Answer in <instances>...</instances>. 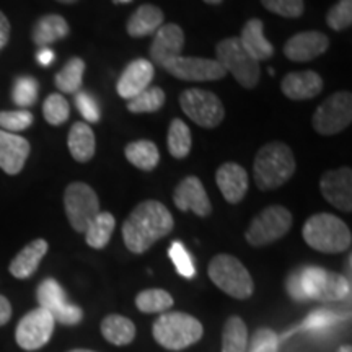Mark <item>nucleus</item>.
I'll use <instances>...</instances> for the list:
<instances>
[{"instance_id":"f257e3e1","label":"nucleus","mask_w":352,"mask_h":352,"mask_svg":"<svg viewBox=\"0 0 352 352\" xmlns=\"http://www.w3.org/2000/svg\"><path fill=\"white\" fill-rule=\"evenodd\" d=\"M173 215L162 202L144 201L122 226V240L131 253L142 254L173 230Z\"/></svg>"},{"instance_id":"f03ea898","label":"nucleus","mask_w":352,"mask_h":352,"mask_svg":"<svg viewBox=\"0 0 352 352\" xmlns=\"http://www.w3.org/2000/svg\"><path fill=\"white\" fill-rule=\"evenodd\" d=\"M296 158L289 145L270 142L259 148L254 158V182L261 191L280 188L296 173Z\"/></svg>"},{"instance_id":"7ed1b4c3","label":"nucleus","mask_w":352,"mask_h":352,"mask_svg":"<svg viewBox=\"0 0 352 352\" xmlns=\"http://www.w3.org/2000/svg\"><path fill=\"white\" fill-rule=\"evenodd\" d=\"M302 236L310 248L320 253H342L349 250L352 235L349 227L333 214H315L302 228Z\"/></svg>"},{"instance_id":"20e7f679","label":"nucleus","mask_w":352,"mask_h":352,"mask_svg":"<svg viewBox=\"0 0 352 352\" xmlns=\"http://www.w3.org/2000/svg\"><path fill=\"white\" fill-rule=\"evenodd\" d=\"M152 333L155 341L165 349L183 351L201 340L204 328L195 316L183 311H166L155 320Z\"/></svg>"},{"instance_id":"39448f33","label":"nucleus","mask_w":352,"mask_h":352,"mask_svg":"<svg viewBox=\"0 0 352 352\" xmlns=\"http://www.w3.org/2000/svg\"><path fill=\"white\" fill-rule=\"evenodd\" d=\"M208 274L210 280L227 296L246 300L253 296L254 283L248 270L232 254H217L210 259Z\"/></svg>"},{"instance_id":"423d86ee","label":"nucleus","mask_w":352,"mask_h":352,"mask_svg":"<svg viewBox=\"0 0 352 352\" xmlns=\"http://www.w3.org/2000/svg\"><path fill=\"white\" fill-rule=\"evenodd\" d=\"M215 52L220 65L226 69V72H230L241 87L254 88L258 85L261 76L259 63L245 51L239 38H227L220 41Z\"/></svg>"},{"instance_id":"0eeeda50","label":"nucleus","mask_w":352,"mask_h":352,"mask_svg":"<svg viewBox=\"0 0 352 352\" xmlns=\"http://www.w3.org/2000/svg\"><path fill=\"white\" fill-rule=\"evenodd\" d=\"M64 208L69 223L78 233H85L91 220L101 212L100 199L94 191V188L80 182L69 184L65 188Z\"/></svg>"},{"instance_id":"6e6552de","label":"nucleus","mask_w":352,"mask_h":352,"mask_svg":"<svg viewBox=\"0 0 352 352\" xmlns=\"http://www.w3.org/2000/svg\"><path fill=\"white\" fill-rule=\"evenodd\" d=\"M292 227V214L283 206H270L253 219L245 239L252 246H264L287 235Z\"/></svg>"},{"instance_id":"1a4fd4ad","label":"nucleus","mask_w":352,"mask_h":352,"mask_svg":"<svg viewBox=\"0 0 352 352\" xmlns=\"http://www.w3.org/2000/svg\"><path fill=\"white\" fill-rule=\"evenodd\" d=\"M179 104L189 120L197 126L212 129L217 127L226 118V108L217 95L201 88H189L179 96Z\"/></svg>"},{"instance_id":"9d476101","label":"nucleus","mask_w":352,"mask_h":352,"mask_svg":"<svg viewBox=\"0 0 352 352\" xmlns=\"http://www.w3.org/2000/svg\"><path fill=\"white\" fill-rule=\"evenodd\" d=\"M36 298L39 307L50 311L57 323L76 327L83 320L82 308L67 300V294H65L63 285L57 283L56 279H52V277H47V279H44L38 285Z\"/></svg>"},{"instance_id":"9b49d317","label":"nucleus","mask_w":352,"mask_h":352,"mask_svg":"<svg viewBox=\"0 0 352 352\" xmlns=\"http://www.w3.org/2000/svg\"><path fill=\"white\" fill-rule=\"evenodd\" d=\"M352 121V95L338 91L328 96L314 114V129L321 135H333L344 131Z\"/></svg>"},{"instance_id":"f8f14e48","label":"nucleus","mask_w":352,"mask_h":352,"mask_svg":"<svg viewBox=\"0 0 352 352\" xmlns=\"http://www.w3.org/2000/svg\"><path fill=\"white\" fill-rule=\"evenodd\" d=\"M162 69L171 76L186 82H214L227 76L226 69L215 59H204V57H184L175 56L160 64Z\"/></svg>"},{"instance_id":"ddd939ff","label":"nucleus","mask_w":352,"mask_h":352,"mask_svg":"<svg viewBox=\"0 0 352 352\" xmlns=\"http://www.w3.org/2000/svg\"><path fill=\"white\" fill-rule=\"evenodd\" d=\"M56 321L50 311L38 307L28 311L23 318L19 321L15 331V340L21 349L38 351L50 342L52 333H54Z\"/></svg>"},{"instance_id":"4468645a","label":"nucleus","mask_w":352,"mask_h":352,"mask_svg":"<svg viewBox=\"0 0 352 352\" xmlns=\"http://www.w3.org/2000/svg\"><path fill=\"white\" fill-rule=\"evenodd\" d=\"M328 271L318 266H307L290 272L285 280V289L294 300H318L321 290L327 283Z\"/></svg>"},{"instance_id":"2eb2a0df","label":"nucleus","mask_w":352,"mask_h":352,"mask_svg":"<svg viewBox=\"0 0 352 352\" xmlns=\"http://www.w3.org/2000/svg\"><path fill=\"white\" fill-rule=\"evenodd\" d=\"M321 192L329 204L342 212L352 210V171L347 166L327 171L320 182Z\"/></svg>"},{"instance_id":"dca6fc26","label":"nucleus","mask_w":352,"mask_h":352,"mask_svg":"<svg viewBox=\"0 0 352 352\" xmlns=\"http://www.w3.org/2000/svg\"><path fill=\"white\" fill-rule=\"evenodd\" d=\"M173 202L182 212H195L197 217H208L212 212V204L197 176H186L173 192Z\"/></svg>"},{"instance_id":"f3484780","label":"nucleus","mask_w":352,"mask_h":352,"mask_svg":"<svg viewBox=\"0 0 352 352\" xmlns=\"http://www.w3.org/2000/svg\"><path fill=\"white\" fill-rule=\"evenodd\" d=\"M329 38L321 32H302L285 43L284 54L294 63H310L328 51Z\"/></svg>"},{"instance_id":"a211bd4d","label":"nucleus","mask_w":352,"mask_h":352,"mask_svg":"<svg viewBox=\"0 0 352 352\" xmlns=\"http://www.w3.org/2000/svg\"><path fill=\"white\" fill-rule=\"evenodd\" d=\"M155 76V67L147 59H134L122 70L120 80H118V95L124 100L134 98L145 88L151 87Z\"/></svg>"},{"instance_id":"6ab92c4d","label":"nucleus","mask_w":352,"mask_h":352,"mask_svg":"<svg viewBox=\"0 0 352 352\" xmlns=\"http://www.w3.org/2000/svg\"><path fill=\"white\" fill-rule=\"evenodd\" d=\"M32 145L19 134L0 129V168L7 175H19L25 168Z\"/></svg>"},{"instance_id":"aec40b11","label":"nucleus","mask_w":352,"mask_h":352,"mask_svg":"<svg viewBox=\"0 0 352 352\" xmlns=\"http://www.w3.org/2000/svg\"><path fill=\"white\" fill-rule=\"evenodd\" d=\"M215 182H217L220 192L228 204H239L243 201L250 184L246 170L239 164H233V162L220 165L217 175H215Z\"/></svg>"},{"instance_id":"412c9836","label":"nucleus","mask_w":352,"mask_h":352,"mask_svg":"<svg viewBox=\"0 0 352 352\" xmlns=\"http://www.w3.org/2000/svg\"><path fill=\"white\" fill-rule=\"evenodd\" d=\"M184 46V32L175 23H164L157 30L151 46V63L160 65L170 57L179 56Z\"/></svg>"},{"instance_id":"4be33fe9","label":"nucleus","mask_w":352,"mask_h":352,"mask_svg":"<svg viewBox=\"0 0 352 352\" xmlns=\"http://www.w3.org/2000/svg\"><path fill=\"white\" fill-rule=\"evenodd\" d=\"M284 95L290 100L303 101L318 96L323 90V78L314 70H300V72H290L283 78L280 83Z\"/></svg>"},{"instance_id":"5701e85b","label":"nucleus","mask_w":352,"mask_h":352,"mask_svg":"<svg viewBox=\"0 0 352 352\" xmlns=\"http://www.w3.org/2000/svg\"><path fill=\"white\" fill-rule=\"evenodd\" d=\"M50 245L46 240L38 239L30 241L21 252L12 259L10 263V274L16 279H28L36 272L39 263L43 261V258L46 256Z\"/></svg>"},{"instance_id":"b1692460","label":"nucleus","mask_w":352,"mask_h":352,"mask_svg":"<svg viewBox=\"0 0 352 352\" xmlns=\"http://www.w3.org/2000/svg\"><path fill=\"white\" fill-rule=\"evenodd\" d=\"M240 43L254 60H267L274 54V47L264 36V25L259 19L248 20L241 30Z\"/></svg>"},{"instance_id":"393cba45","label":"nucleus","mask_w":352,"mask_h":352,"mask_svg":"<svg viewBox=\"0 0 352 352\" xmlns=\"http://www.w3.org/2000/svg\"><path fill=\"white\" fill-rule=\"evenodd\" d=\"M165 15L157 6L145 3L131 15L127 21V33L132 38H144L155 34L157 30L164 25Z\"/></svg>"},{"instance_id":"a878e982","label":"nucleus","mask_w":352,"mask_h":352,"mask_svg":"<svg viewBox=\"0 0 352 352\" xmlns=\"http://www.w3.org/2000/svg\"><path fill=\"white\" fill-rule=\"evenodd\" d=\"M69 33V23L65 21L64 16L50 13V15L41 16L34 23L32 38L38 47H47L59 41V39H64Z\"/></svg>"},{"instance_id":"bb28decb","label":"nucleus","mask_w":352,"mask_h":352,"mask_svg":"<svg viewBox=\"0 0 352 352\" xmlns=\"http://www.w3.org/2000/svg\"><path fill=\"white\" fill-rule=\"evenodd\" d=\"M67 145L70 155L78 164H85V162L91 160L96 148L95 134L91 127L85 124V122H74L67 135Z\"/></svg>"},{"instance_id":"cd10ccee","label":"nucleus","mask_w":352,"mask_h":352,"mask_svg":"<svg viewBox=\"0 0 352 352\" xmlns=\"http://www.w3.org/2000/svg\"><path fill=\"white\" fill-rule=\"evenodd\" d=\"M101 334L114 346H127L135 338V324L122 315H108L101 321Z\"/></svg>"},{"instance_id":"c85d7f7f","label":"nucleus","mask_w":352,"mask_h":352,"mask_svg":"<svg viewBox=\"0 0 352 352\" xmlns=\"http://www.w3.org/2000/svg\"><path fill=\"white\" fill-rule=\"evenodd\" d=\"M126 158L131 162L135 168L144 171H152L157 168L160 162V152L158 147L151 140H135V142L127 144Z\"/></svg>"},{"instance_id":"c756f323","label":"nucleus","mask_w":352,"mask_h":352,"mask_svg":"<svg viewBox=\"0 0 352 352\" xmlns=\"http://www.w3.org/2000/svg\"><path fill=\"white\" fill-rule=\"evenodd\" d=\"M114 227H116L114 215L109 212H100L91 220V223L85 230V240L88 246L95 250H103L111 240Z\"/></svg>"},{"instance_id":"7c9ffc66","label":"nucleus","mask_w":352,"mask_h":352,"mask_svg":"<svg viewBox=\"0 0 352 352\" xmlns=\"http://www.w3.org/2000/svg\"><path fill=\"white\" fill-rule=\"evenodd\" d=\"M83 74H85V60L80 59V57H72V59H69L67 64L56 74V87L59 88L63 94H77L82 88Z\"/></svg>"},{"instance_id":"2f4dec72","label":"nucleus","mask_w":352,"mask_h":352,"mask_svg":"<svg viewBox=\"0 0 352 352\" xmlns=\"http://www.w3.org/2000/svg\"><path fill=\"white\" fill-rule=\"evenodd\" d=\"M248 347V329L240 316H230L223 324L222 352H245Z\"/></svg>"},{"instance_id":"473e14b6","label":"nucleus","mask_w":352,"mask_h":352,"mask_svg":"<svg viewBox=\"0 0 352 352\" xmlns=\"http://www.w3.org/2000/svg\"><path fill=\"white\" fill-rule=\"evenodd\" d=\"M135 307L142 314H160L173 307V297L164 289H147L138 294Z\"/></svg>"},{"instance_id":"72a5a7b5","label":"nucleus","mask_w":352,"mask_h":352,"mask_svg":"<svg viewBox=\"0 0 352 352\" xmlns=\"http://www.w3.org/2000/svg\"><path fill=\"white\" fill-rule=\"evenodd\" d=\"M192 139L189 126L183 120L171 121L168 129V151L175 158H184L188 157L189 151H191Z\"/></svg>"},{"instance_id":"f704fd0d","label":"nucleus","mask_w":352,"mask_h":352,"mask_svg":"<svg viewBox=\"0 0 352 352\" xmlns=\"http://www.w3.org/2000/svg\"><path fill=\"white\" fill-rule=\"evenodd\" d=\"M165 104V91L158 87H148L134 98L127 100V109L131 113H155Z\"/></svg>"},{"instance_id":"c9c22d12","label":"nucleus","mask_w":352,"mask_h":352,"mask_svg":"<svg viewBox=\"0 0 352 352\" xmlns=\"http://www.w3.org/2000/svg\"><path fill=\"white\" fill-rule=\"evenodd\" d=\"M351 296V280L338 272H329L327 276V283L321 290L318 300L321 302H340L346 300Z\"/></svg>"},{"instance_id":"e433bc0d","label":"nucleus","mask_w":352,"mask_h":352,"mask_svg":"<svg viewBox=\"0 0 352 352\" xmlns=\"http://www.w3.org/2000/svg\"><path fill=\"white\" fill-rule=\"evenodd\" d=\"M38 82L36 78L30 77V76H21L13 83V90H12V98L13 103L16 107L21 108H28L33 107L38 100Z\"/></svg>"},{"instance_id":"4c0bfd02","label":"nucleus","mask_w":352,"mask_h":352,"mask_svg":"<svg viewBox=\"0 0 352 352\" xmlns=\"http://www.w3.org/2000/svg\"><path fill=\"white\" fill-rule=\"evenodd\" d=\"M43 114H44V120L50 122L51 126L64 124L70 116L69 101L65 100L63 95L52 94L44 100Z\"/></svg>"},{"instance_id":"58836bf2","label":"nucleus","mask_w":352,"mask_h":352,"mask_svg":"<svg viewBox=\"0 0 352 352\" xmlns=\"http://www.w3.org/2000/svg\"><path fill=\"white\" fill-rule=\"evenodd\" d=\"M327 23L334 32H342L352 25V0H340L328 10Z\"/></svg>"},{"instance_id":"ea45409f","label":"nucleus","mask_w":352,"mask_h":352,"mask_svg":"<svg viewBox=\"0 0 352 352\" xmlns=\"http://www.w3.org/2000/svg\"><path fill=\"white\" fill-rule=\"evenodd\" d=\"M34 118L28 109H19V111H0V129L12 132H16L28 129L33 124Z\"/></svg>"},{"instance_id":"a19ab883","label":"nucleus","mask_w":352,"mask_h":352,"mask_svg":"<svg viewBox=\"0 0 352 352\" xmlns=\"http://www.w3.org/2000/svg\"><path fill=\"white\" fill-rule=\"evenodd\" d=\"M168 256L171 259V263L175 264L176 271H178L183 277H186V279L195 277L196 274L195 263H192L191 254L186 252V248H184L182 241H173V243H171L168 250Z\"/></svg>"},{"instance_id":"79ce46f5","label":"nucleus","mask_w":352,"mask_h":352,"mask_svg":"<svg viewBox=\"0 0 352 352\" xmlns=\"http://www.w3.org/2000/svg\"><path fill=\"white\" fill-rule=\"evenodd\" d=\"M261 3L266 10L284 19H298L305 10L303 0H261Z\"/></svg>"},{"instance_id":"37998d69","label":"nucleus","mask_w":352,"mask_h":352,"mask_svg":"<svg viewBox=\"0 0 352 352\" xmlns=\"http://www.w3.org/2000/svg\"><path fill=\"white\" fill-rule=\"evenodd\" d=\"M76 107L87 122L95 124V122H98L101 120V109H100L98 100H96L90 91H85V90L77 91Z\"/></svg>"},{"instance_id":"c03bdc74","label":"nucleus","mask_w":352,"mask_h":352,"mask_svg":"<svg viewBox=\"0 0 352 352\" xmlns=\"http://www.w3.org/2000/svg\"><path fill=\"white\" fill-rule=\"evenodd\" d=\"M279 349V336L267 328H259L254 331L250 352H277Z\"/></svg>"},{"instance_id":"a18cd8bd","label":"nucleus","mask_w":352,"mask_h":352,"mask_svg":"<svg viewBox=\"0 0 352 352\" xmlns=\"http://www.w3.org/2000/svg\"><path fill=\"white\" fill-rule=\"evenodd\" d=\"M336 321H340V316L334 314V311H331V310H315L307 316L303 327H305L307 329H314V331H320V329L333 327Z\"/></svg>"},{"instance_id":"49530a36","label":"nucleus","mask_w":352,"mask_h":352,"mask_svg":"<svg viewBox=\"0 0 352 352\" xmlns=\"http://www.w3.org/2000/svg\"><path fill=\"white\" fill-rule=\"evenodd\" d=\"M10 32H12V26L10 21H8L7 15L0 10V51L8 44V39H10Z\"/></svg>"},{"instance_id":"de8ad7c7","label":"nucleus","mask_w":352,"mask_h":352,"mask_svg":"<svg viewBox=\"0 0 352 352\" xmlns=\"http://www.w3.org/2000/svg\"><path fill=\"white\" fill-rule=\"evenodd\" d=\"M54 51L51 50V47H39L38 54H36V60L39 65H43V67H47V65H51L54 63Z\"/></svg>"},{"instance_id":"09e8293b","label":"nucleus","mask_w":352,"mask_h":352,"mask_svg":"<svg viewBox=\"0 0 352 352\" xmlns=\"http://www.w3.org/2000/svg\"><path fill=\"white\" fill-rule=\"evenodd\" d=\"M12 318V305L7 297L0 296V327L7 324Z\"/></svg>"},{"instance_id":"8fccbe9b","label":"nucleus","mask_w":352,"mask_h":352,"mask_svg":"<svg viewBox=\"0 0 352 352\" xmlns=\"http://www.w3.org/2000/svg\"><path fill=\"white\" fill-rule=\"evenodd\" d=\"M204 2L209 6H219V3H222V0H204Z\"/></svg>"},{"instance_id":"3c124183","label":"nucleus","mask_w":352,"mask_h":352,"mask_svg":"<svg viewBox=\"0 0 352 352\" xmlns=\"http://www.w3.org/2000/svg\"><path fill=\"white\" fill-rule=\"evenodd\" d=\"M338 352H352V347H351L349 344H347V346H341L340 351H338Z\"/></svg>"},{"instance_id":"603ef678","label":"nucleus","mask_w":352,"mask_h":352,"mask_svg":"<svg viewBox=\"0 0 352 352\" xmlns=\"http://www.w3.org/2000/svg\"><path fill=\"white\" fill-rule=\"evenodd\" d=\"M57 2H60V3H67V6H70V3H76L77 0H57Z\"/></svg>"},{"instance_id":"864d4df0","label":"nucleus","mask_w":352,"mask_h":352,"mask_svg":"<svg viewBox=\"0 0 352 352\" xmlns=\"http://www.w3.org/2000/svg\"><path fill=\"white\" fill-rule=\"evenodd\" d=\"M69 352H95V351H88V349H74V351H69Z\"/></svg>"},{"instance_id":"5fc2aeb1","label":"nucleus","mask_w":352,"mask_h":352,"mask_svg":"<svg viewBox=\"0 0 352 352\" xmlns=\"http://www.w3.org/2000/svg\"><path fill=\"white\" fill-rule=\"evenodd\" d=\"M114 2H116V3H129V2H132V0H114Z\"/></svg>"}]
</instances>
